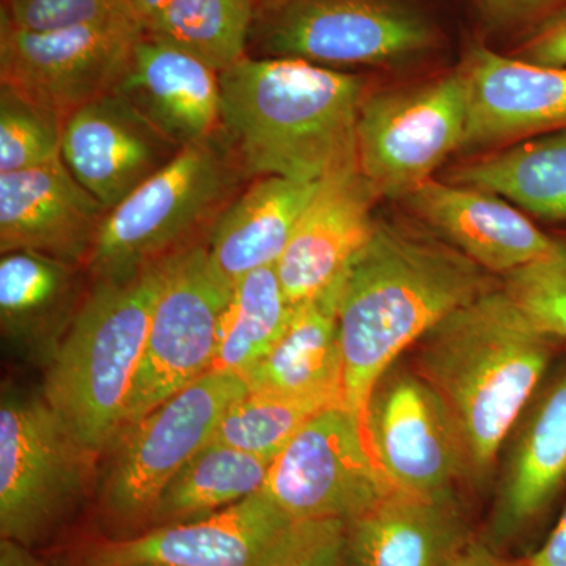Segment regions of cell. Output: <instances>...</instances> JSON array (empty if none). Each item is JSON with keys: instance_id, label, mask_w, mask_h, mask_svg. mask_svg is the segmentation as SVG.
Listing matches in <instances>:
<instances>
[{"instance_id": "obj_1", "label": "cell", "mask_w": 566, "mask_h": 566, "mask_svg": "<svg viewBox=\"0 0 566 566\" xmlns=\"http://www.w3.org/2000/svg\"><path fill=\"white\" fill-rule=\"evenodd\" d=\"M501 285L417 219L376 218L370 241L342 275L338 297L344 405L364 438L368 400L398 357L446 316Z\"/></svg>"}, {"instance_id": "obj_2", "label": "cell", "mask_w": 566, "mask_h": 566, "mask_svg": "<svg viewBox=\"0 0 566 566\" xmlns=\"http://www.w3.org/2000/svg\"><path fill=\"white\" fill-rule=\"evenodd\" d=\"M221 137L249 181H323L357 164L365 81L300 59L252 57L219 73Z\"/></svg>"}, {"instance_id": "obj_3", "label": "cell", "mask_w": 566, "mask_h": 566, "mask_svg": "<svg viewBox=\"0 0 566 566\" xmlns=\"http://www.w3.org/2000/svg\"><path fill=\"white\" fill-rule=\"evenodd\" d=\"M505 292L491 290L458 308L412 348V367L442 400L458 424L472 485H485L499 453L556 352Z\"/></svg>"}, {"instance_id": "obj_4", "label": "cell", "mask_w": 566, "mask_h": 566, "mask_svg": "<svg viewBox=\"0 0 566 566\" xmlns=\"http://www.w3.org/2000/svg\"><path fill=\"white\" fill-rule=\"evenodd\" d=\"M174 256L136 273L91 279L76 318L44 368L41 394L96 455L103 457L122 430L153 311Z\"/></svg>"}, {"instance_id": "obj_5", "label": "cell", "mask_w": 566, "mask_h": 566, "mask_svg": "<svg viewBox=\"0 0 566 566\" xmlns=\"http://www.w3.org/2000/svg\"><path fill=\"white\" fill-rule=\"evenodd\" d=\"M248 182L221 136L181 148L109 211L85 264L88 277L136 273L207 244L212 227Z\"/></svg>"}, {"instance_id": "obj_6", "label": "cell", "mask_w": 566, "mask_h": 566, "mask_svg": "<svg viewBox=\"0 0 566 566\" xmlns=\"http://www.w3.org/2000/svg\"><path fill=\"white\" fill-rule=\"evenodd\" d=\"M102 457L82 444L43 394L3 386L0 536L35 549L95 494Z\"/></svg>"}, {"instance_id": "obj_7", "label": "cell", "mask_w": 566, "mask_h": 566, "mask_svg": "<svg viewBox=\"0 0 566 566\" xmlns=\"http://www.w3.org/2000/svg\"><path fill=\"white\" fill-rule=\"evenodd\" d=\"M248 394L241 376L208 371L115 436L96 482L102 535L144 532L164 488L208 442L227 409Z\"/></svg>"}, {"instance_id": "obj_8", "label": "cell", "mask_w": 566, "mask_h": 566, "mask_svg": "<svg viewBox=\"0 0 566 566\" xmlns=\"http://www.w3.org/2000/svg\"><path fill=\"white\" fill-rule=\"evenodd\" d=\"M260 57L316 65H400L433 50L436 31L406 0H274L251 32Z\"/></svg>"}, {"instance_id": "obj_9", "label": "cell", "mask_w": 566, "mask_h": 566, "mask_svg": "<svg viewBox=\"0 0 566 566\" xmlns=\"http://www.w3.org/2000/svg\"><path fill=\"white\" fill-rule=\"evenodd\" d=\"M232 292L207 245L174 256L153 311L122 430L211 371Z\"/></svg>"}, {"instance_id": "obj_10", "label": "cell", "mask_w": 566, "mask_h": 566, "mask_svg": "<svg viewBox=\"0 0 566 566\" xmlns=\"http://www.w3.org/2000/svg\"><path fill=\"white\" fill-rule=\"evenodd\" d=\"M468 91L460 70L438 80L365 96L357 164L381 199L403 200L463 150Z\"/></svg>"}, {"instance_id": "obj_11", "label": "cell", "mask_w": 566, "mask_h": 566, "mask_svg": "<svg viewBox=\"0 0 566 566\" xmlns=\"http://www.w3.org/2000/svg\"><path fill=\"white\" fill-rule=\"evenodd\" d=\"M142 35L132 17L48 32L0 20V82L66 120L114 92Z\"/></svg>"}, {"instance_id": "obj_12", "label": "cell", "mask_w": 566, "mask_h": 566, "mask_svg": "<svg viewBox=\"0 0 566 566\" xmlns=\"http://www.w3.org/2000/svg\"><path fill=\"white\" fill-rule=\"evenodd\" d=\"M264 493L293 521H349L394 486L344 405L323 409L274 458Z\"/></svg>"}, {"instance_id": "obj_13", "label": "cell", "mask_w": 566, "mask_h": 566, "mask_svg": "<svg viewBox=\"0 0 566 566\" xmlns=\"http://www.w3.org/2000/svg\"><path fill=\"white\" fill-rule=\"evenodd\" d=\"M365 439L395 491L438 494L471 483L463 436L441 395L395 363L371 392Z\"/></svg>"}, {"instance_id": "obj_14", "label": "cell", "mask_w": 566, "mask_h": 566, "mask_svg": "<svg viewBox=\"0 0 566 566\" xmlns=\"http://www.w3.org/2000/svg\"><path fill=\"white\" fill-rule=\"evenodd\" d=\"M294 521L264 491L203 520L129 536L95 535L71 566H262Z\"/></svg>"}, {"instance_id": "obj_15", "label": "cell", "mask_w": 566, "mask_h": 566, "mask_svg": "<svg viewBox=\"0 0 566 566\" xmlns=\"http://www.w3.org/2000/svg\"><path fill=\"white\" fill-rule=\"evenodd\" d=\"M504 446L485 536L497 549L536 526L566 488V365L547 374Z\"/></svg>"}, {"instance_id": "obj_16", "label": "cell", "mask_w": 566, "mask_h": 566, "mask_svg": "<svg viewBox=\"0 0 566 566\" xmlns=\"http://www.w3.org/2000/svg\"><path fill=\"white\" fill-rule=\"evenodd\" d=\"M180 150L114 92L80 107L63 125L62 161L109 211Z\"/></svg>"}, {"instance_id": "obj_17", "label": "cell", "mask_w": 566, "mask_h": 566, "mask_svg": "<svg viewBox=\"0 0 566 566\" xmlns=\"http://www.w3.org/2000/svg\"><path fill=\"white\" fill-rule=\"evenodd\" d=\"M468 91L463 150L501 147L566 128V69L475 44L460 66Z\"/></svg>"}, {"instance_id": "obj_18", "label": "cell", "mask_w": 566, "mask_h": 566, "mask_svg": "<svg viewBox=\"0 0 566 566\" xmlns=\"http://www.w3.org/2000/svg\"><path fill=\"white\" fill-rule=\"evenodd\" d=\"M107 214L61 156L0 175V253L39 252L85 266Z\"/></svg>"}, {"instance_id": "obj_19", "label": "cell", "mask_w": 566, "mask_h": 566, "mask_svg": "<svg viewBox=\"0 0 566 566\" xmlns=\"http://www.w3.org/2000/svg\"><path fill=\"white\" fill-rule=\"evenodd\" d=\"M379 199L359 164L324 178L275 264L290 303L318 296L345 273L375 232Z\"/></svg>"}, {"instance_id": "obj_20", "label": "cell", "mask_w": 566, "mask_h": 566, "mask_svg": "<svg viewBox=\"0 0 566 566\" xmlns=\"http://www.w3.org/2000/svg\"><path fill=\"white\" fill-rule=\"evenodd\" d=\"M403 200L417 221L495 277L515 273L554 248L553 234L497 193L430 178Z\"/></svg>"}, {"instance_id": "obj_21", "label": "cell", "mask_w": 566, "mask_h": 566, "mask_svg": "<svg viewBox=\"0 0 566 566\" xmlns=\"http://www.w3.org/2000/svg\"><path fill=\"white\" fill-rule=\"evenodd\" d=\"M476 538L458 490L392 491L345 523L346 566H450Z\"/></svg>"}, {"instance_id": "obj_22", "label": "cell", "mask_w": 566, "mask_h": 566, "mask_svg": "<svg viewBox=\"0 0 566 566\" xmlns=\"http://www.w3.org/2000/svg\"><path fill=\"white\" fill-rule=\"evenodd\" d=\"M114 93L178 148L221 136L218 71L145 33Z\"/></svg>"}, {"instance_id": "obj_23", "label": "cell", "mask_w": 566, "mask_h": 566, "mask_svg": "<svg viewBox=\"0 0 566 566\" xmlns=\"http://www.w3.org/2000/svg\"><path fill=\"white\" fill-rule=\"evenodd\" d=\"M91 286L81 264L31 251L0 259V331L10 352L46 368Z\"/></svg>"}, {"instance_id": "obj_24", "label": "cell", "mask_w": 566, "mask_h": 566, "mask_svg": "<svg viewBox=\"0 0 566 566\" xmlns=\"http://www.w3.org/2000/svg\"><path fill=\"white\" fill-rule=\"evenodd\" d=\"M342 275L318 296L294 307L292 322L277 344L244 376L248 392L344 405L338 331Z\"/></svg>"}, {"instance_id": "obj_25", "label": "cell", "mask_w": 566, "mask_h": 566, "mask_svg": "<svg viewBox=\"0 0 566 566\" xmlns=\"http://www.w3.org/2000/svg\"><path fill=\"white\" fill-rule=\"evenodd\" d=\"M322 181L262 177L245 186L212 227L207 251L229 283L274 266Z\"/></svg>"}, {"instance_id": "obj_26", "label": "cell", "mask_w": 566, "mask_h": 566, "mask_svg": "<svg viewBox=\"0 0 566 566\" xmlns=\"http://www.w3.org/2000/svg\"><path fill=\"white\" fill-rule=\"evenodd\" d=\"M545 221H566V128L516 142L452 175Z\"/></svg>"}, {"instance_id": "obj_27", "label": "cell", "mask_w": 566, "mask_h": 566, "mask_svg": "<svg viewBox=\"0 0 566 566\" xmlns=\"http://www.w3.org/2000/svg\"><path fill=\"white\" fill-rule=\"evenodd\" d=\"M273 460L208 442L164 488L148 528L203 520L263 490Z\"/></svg>"}, {"instance_id": "obj_28", "label": "cell", "mask_w": 566, "mask_h": 566, "mask_svg": "<svg viewBox=\"0 0 566 566\" xmlns=\"http://www.w3.org/2000/svg\"><path fill=\"white\" fill-rule=\"evenodd\" d=\"M294 307L274 266L260 268L233 285L222 316L211 370L244 376L285 333Z\"/></svg>"}, {"instance_id": "obj_29", "label": "cell", "mask_w": 566, "mask_h": 566, "mask_svg": "<svg viewBox=\"0 0 566 566\" xmlns=\"http://www.w3.org/2000/svg\"><path fill=\"white\" fill-rule=\"evenodd\" d=\"M259 0H172L144 33L222 73L248 57Z\"/></svg>"}, {"instance_id": "obj_30", "label": "cell", "mask_w": 566, "mask_h": 566, "mask_svg": "<svg viewBox=\"0 0 566 566\" xmlns=\"http://www.w3.org/2000/svg\"><path fill=\"white\" fill-rule=\"evenodd\" d=\"M326 408L331 405L322 401L248 392L227 409L210 442L274 461L294 434Z\"/></svg>"}, {"instance_id": "obj_31", "label": "cell", "mask_w": 566, "mask_h": 566, "mask_svg": "<svg viewBox=\"0 0 566 566\" xmlns=\"http://www.w3.org/2000/svg\"><path fill=\"white\" fill-rule=\"evenodd\" d=\"M65 120L14 92L0 87V175L43 166L61 156Z\"/></svg>"}, {"instance_id": "obj_32", "label": "cell", "mask_w": 566, "mask_h": 566, "mask_svg": "<svg viewBox=\"0 0 566 566\" xmlns=\"http://www.w3.org/2000/svg\"><path fill=\"white\" fill-rule=\"evenodd\" d=\"M505 292L539 333L566 340V237L553 251L502 279Z\"/></svg>"}, {"instance_id": "obj_33", "label": "cell", "mask_w": 566, "mask_h": 566, "mask_svg": "<svg viewBox=\"0 0 566 566\" xmlns=\"http://www.w3.org/2000/svg\"><path fill=\"white\" fill-rule=\"evenodd\" d=\"M134 18L128 0H2L0 20L24 31L48 32Z\"/></svg>"}, {"instance_id": "obj_34", "label": "cell", "mask_w": 566, "mask_h": 566, "mask_svg": "<svg viewBox=\"0 0 566 566\" xmlns=\"http://www.w3.org/2000/svg\"><path fill=\"white\" fill-rule=\"evenodd\" d=\"M262 566H346L345 521H294Z\"/></svg>"}, {"instance_id": "obj_35", "label": "cell", "mask_w": 566, "mask_h": 566, "mask_svg": "<svg viewBox=\"0 0 566 566\" xmlns=\"http://www.w3.org/2000/svg\"><path fill=\"white\" fill-rule=\"evenodd\" d=\"M515 57L536 65L566 69V2L534 25L517 48Z\"/></svg>"}, {"instance_id": "obj_36", "label": "cell", "mask_w": 566, "mask_h": 566, "mask_svg": "<svg viewBox=\"0 0 566 566\" xmlns=\"http://www.w3.org/2000/svg\"><path fill=\"white\" fill-rule=\"evenodd\" d=\"M566 0H475L483 22L493 29L516 28L526 22L545 20Z\"/></svg>"}, {"instance_id": "obj_37", "label": "cell", "mask_w": 566, "mask_h": 566, "mask_svg": "<svg viewBox=\"0 0 566 566\" xmlns=\"http://www.w3.org/2000/svg\"><path fill=\"white\" fill-rule=\"evenodd\" d=\"M450 566H528V557L505 556L485 538L476 536Z\"/></svg>"}, {"instance_id": "obj_38", "label": "cell", "mask_w": 566, "mask_h": 566, "mask_svg": "<svg viewBox=\"0 0 566 566\" xmlns=\"http://www.w3.org/2000/svg\"><path fill=\"white\" fill-rule=\"evenodd\" d=\"M528 566H566V506L546 542L528 556Z\"/></svg>"}, {"instance_id": "obj_39", "label": "cell", "mask_w": 566, "mask_h": 566, "mask_svg": "<svg viewBox=\"0 0 566 566\" xmlns=\"http://www.w3.org/2000/svg\"><path fill=\"white\" fill-rule=\"evenodd\" d=\"M0 566H50L43 558L36 556L33 549L2 539L0 542Z\"/></svg>"}, {"instance_id": "obj_40", "label": "cell", "mask_w": 566, "mask_h": 566, "mask_svg": "<svg viewBox=\"0 0 566 566\" xmlns=\"http://www.w3.org/2000/svg\"><path fill=\"white\" fill-rule=\"evenodd\" d=\"M170 2L172 0H128L129 9H132L134 18L139 21L142 29Z\"/></svg>"}, {"instance_id": "obj_41", "label": "cell", "mask_w": 566, "mask_h": 566, "mask_svg": "<svg viewBox=\"0 0 566 566\" xmlns=\"http://www.w3.org/2000/svg\"><path fill=\"white\" fill-rule=\"evenodd\" d=\"M274 2V0H259V3Z\"/></svg>"}, {"instance_id": "obj_42", "label": "cell", "mask_w": 566, "mask_h": 566, "mask_svg": "<svg viewBox=\"0 0 566 566\" xmlns=\"http://www.w3.org/2000/svg\"><path fill=\"white\" fill-rule=\"evenodd\" d=\"M137 566H156V565H137Z\"/></svg>"}]
</instances>
